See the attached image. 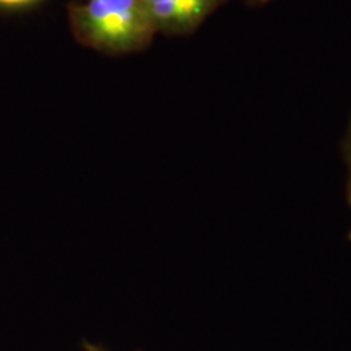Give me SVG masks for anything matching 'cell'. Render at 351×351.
<instances>
[{
	"instance_id": "4",
	"label": "cell",
	"mask_w": 351,
	"mask_h": 351,
	"mask_svg": "<svg viewBox=\"0 0 351 351\" xmlns=\"http://www.w3.org/2000/svg\"><path fill=\"white\" fill-rule=\"evenodd\" d=\"M346 161H348V184H346V197H348V205L351 208V130L348 135V143H346ZM351 238V231H350Z\"/></svg>"
},
{
	"instance_id": "5",
	"label": "cell",
	"mask_w": 351,
	"mask_h": 351,
	"mask_svg": "<svg viewBox=\"0 0 351 351\" xmlns=\"http://www.w3.org/2000/svg\"><path fill=\"white\" fill-rule=\"evenodd\" d=\"M83 346H85V350L86 351H106L103 348V346H99V345H93V343H83Z\"/></svg>"
},
{
	"instance_id": "6",
	"label": "cell",
	"mask_w": 351,
	"mask_h": 351,
	"mask_svg": "<svg viewBox=\"0 0 351 351\" xmlns=\"http://www.w3.org/2000/svg\"><path fill=\"white\" fill-rule=\"evenodd\" d=\"M249 3H252V5H261V3H265L267 0H247Z\"/></svg>"
},
{
	"instance_id": "3",
	"label": "cell",
	"mask_w": 351,
	"mask_h": 351,
	"mask_svg": "<svg viewBox=\"0 0 351 351\" xmlns=\"http://www.w3.org/2000/svg\"><path fill=\"white\" fill-rule=\"evenodd\" d=\"M41 0H0V10L21 12L36 7Z\"/></svg>"
},
{
	"instance_id": "1",
	"label": "cell",
	"mask_w": 351,
	"mask_h": 351,
	"mask_svg": "<svg viewBox=\"0 0 351 351\" xmlns=\"http://www.w3.org/2000/svg\"><path fill=\"white\" fill-rule=\"evenodd\" d=\"M69 23L82 46L109 56L147 49L156 34L145 0L72 2Z\"/></svg>"
},
{
	"instance_id": "2",
	"label": "cell",
	"mask_w": 351,
	"mask_h": 351,
	"mask_svg": "<svg viewBox=\"0 0 351 351\" xmlns=\"http://www.w3.org/2000/svg\"><path fill=\"white\" fill-rule=\"evenodd\" d=\"M225 0H145L156 34L194 33Z\"/></svg>"
}]
</instances>
